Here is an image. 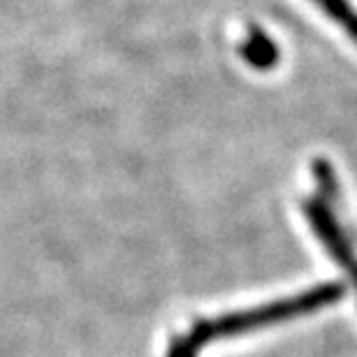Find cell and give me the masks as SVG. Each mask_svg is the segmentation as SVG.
I'll list each match as a JSON object with an SVG mask.
<instances>
[{"label":"cell","mask_w":357,"mask_h":357,"mask_svg":"<svg viewBox=\"0 0 357 357\" xmlns=\"http://www.w3.org/2000/svg\"><path fill=\"white\" fill-rule=\"evenodd\" d=\"M330 17L334 24L344 28V33L357 45V10L351 0H311Z\"/></svg>","instance_id":"3"},{"label":"cell","mask_w":357,"mask_h":357,"mask_svg":"<svg viewBox=\"0 0 357 357\" xmlns=\"http://www.w3.org/2000/svg\"><path fill=\"white\" fill-rule=\"evenodd\" d=\"M239 54L248 66L260 70V73L271 70L281 61V52H278V47L274 45V40H271L265 31H260V28H251L248 40L239 47Z\"/></svg>","instance_id":"2"},{"label":"cell","mask_w":357,"mask_h":357,"mask_svg":"<svg viewBox=\"0 0 357 357\" xmlns=\"http://www.w3.org/2000/svg\"><path fill=\"white\" fill-rule=\"evenodd\" d=\"M344 295H346V285L339 281H330L323 285H313V288L299 292V295L276 299V302L253 306V309L246 311H232L218 318L197 320L183 337H176L169 344L167 357H197L199 351L204 346L213 344V341L241 337V334L260 330V327H269L292 318L309 316L313 311L339 302Z\"/></svg>","instance_id":"1"}]
</instances>
